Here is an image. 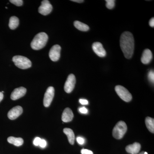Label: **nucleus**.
<instances>
[{
    "instance_id": "nucleus-1",
    "label": "nucleus",
    "mask_w": 154,
    "mask_h": 154,
    "mask_svg": "<svg viewBox=\"0 0 154 154\" xmlns=\"http://www.w3.org/2000/svg\"><path fill=\"white\" fill-rule=\"evenodd\" d=\"M120 45L125 57L127 59L132 57L134 48V38L132 33L128 31L122 33L120 37Z\"/></svg>"
},
{
    "instance_id": "nucleus-2",
    "label": "nucleus",
    "mask_w": 154,
    "mask_h": 154,
    "mask_svg": "<svg viewBox=\"0 0 154 154\" xmlns=\"http://www.w3.org/2000/svg\"><path fill=\"white\" fill-rule=\"evenodd\" d=\"M48 37L44 32L36 34L31 42V47L35 50H38L44 48L47 43Z\"/></svg>"
},
{
    "instance_id": "nucleus-3",
    "label": "nucleus",
    "mask_w": 154,
    "mask_h": 154,
    "mask_svg": "<svg viewBox=\"0 0 154 154\" xmlns=\"http://www.w3.org/2000/svg\"><path fill=\"white\" fill-rule=\"evenodd\" d=\"M127 131V126L124 121H120L117 122L113 130L112 134L116 139H121L124 136Z\"/></svg>"
},
{
    "instance_id": "nucleus-4",
    "label": "nucleus",
    "mask_w": 154,
    "mask_h": 154,
    "mask_svg": "<svg viewBox=\"0 0 154 154\" xmlns=\"http://www.w3.org/2000/svg\"><path fill=\"white\" fill-rule=\"evenodd\" d=\"M13 61L17 67L22 69L29 68L32 66V63L30 60L22 56H14L13 58Z\"/></svg>"
},
{
    "instance_id": "nucleus-5",
    "label": "nucleus",
    "mask_w": 154,
    "mask_h": 154,
    "mask_svg": "<svg viewBox=\"0 0 154 154\" xmlns=\"http://www.w3.org/2000/svg\"><path fill=\"white\" fill-rule=\"evenodd\" d=\"M116 92L119 96L125 102H129L132 99L131 94L123 86L117 85L115 88Z\"/></svg>"
},
{
    "instance_id": "nucleus-6",
    "label": "nucleus",
    "mask_w": 154,
    "mask_h": 154,
    "mask_svg": "<svg viewBox=\"0 0 154 154\" xmlns=\"http://www.w3.org/2000/svg\"><path fill=\"white\" fill-rule=\"evenodd\" d=\"M54 95V89L53 87H49L48 88L45 94L43 104L45 107H48L51 104Z\"/></svg>"
},
{
    "instance_id": "nucleus-7",
    "label": "nucleus",
    "mask_w": 154,
    "mask_h": 154,
    "mask_svg": "<svg viewBox=\"0 0 154 154\" xmlns=\"http://www.w3.org/2000/svg\"><path fill=\"white\" fill-rule=\"evenodd\" d=\"M52 6L49 1L44 0L42 2L41 5L38 8V13L43 16H46L50 14L52 11Z\"/></svg>"
},
{
    "instance_id": "nucleus-8",
    "label": "nucleus",
    "mask_w": 154,
    "mask_h": 154,
    "mask_svg": "<svg viewBox=\"0 0 154 154\" xmlns=\"http://www.w3.org/2000/svg\"><path fill=\"white\" fill-rule=\"evenodd\" d=\"M76 83L75 77L73 74H70L68 77L64 85V90L68 94L71 93L74 89Z\"/></svg>"
},
{
    "instance_id": "nucleus-9",
    "label": "nucleus",
    "mask_w": 154,
    "mask_h": 154,
    "mask_svg": "<svg viewBox=\"0 0 154 154\" xmlns=\"http://www.w3.org/2000/svg\"><path fill=\"white\" fill-rule=\"evenodd\" d=\"M61 47L58 45H55L51 48L49 53L50 58L53 61L58 60L60 56Z\"/></svg>"
},
{
    "instance_id": "nucleus-10",
    "label": "nucleus",
    "mask_w": 154,
    "mask_h": 154,
    "mask_svg": "<svg viewBox=\"0 0 154 154\" xmlns=\"http://www.w3.org/2000/svg\"><path fill=\"white\" fill-rule=\"evenodd\" d=\"M27 92L26 88L20 87L15 89L11 94V98L13 100H16L23 97Z\"/></svg>"
},
{
    "instance_id": "nucleus-11",
    "label": "nucleus",
    "mask_w": 154,
    "mask_h": 154,
    "mask_svg": "<svg viewBox=\"0 0 154 154\" xmlns=\"http://www.w3.org/2000/svg\"><path fill=\"white\" fill-rule=\"evenodd\" d=\"M23 112V109L20 106H17L13 107L9 111L8 116V118L11 120H14L18 118Z\"/></svg>"
},
{
    "instance_id": "nucleus-12",
    "label": "nucleus",
    "mask_w": 154,
    "mask_h": 154,
    "mask_svg": "<svg viewBox=\"0 0 154 154\" xmlns=\"http://www.w3.org/2000/svg\"><path fill=\"white\" fill-rule=\"evenodd\" d=\"M92 48L94 52L100 57H104L106 55V51L100 42H94L92 45Z\"/></svg>"
},
{
    "instance_id": "nucleus-13",
    "label": "nucleus",
    "mask_w": 154,
    "mask_h": 154,
    "mask_svg": "<svg viewBox=\"0 0 154 154\" xmlns=\"http://www.w3.org/2000/svg\"><path fill=\"white\" fill-rule=\"evenodd\" d=\"M74 114L70 108L67 107L64 110L62 115V120L65 122H71L72 120Z\"/></svg>"
},
{
    "instance_id": "nucleus-14",
    "label": "nucleus",
    "mask_w": 154,
    "mask_h": 154,
    "mask_svg": "<svg viewBox=\"0 0 154 154\" xmlns=\"http://www.w3.org/2000/svg\"><path fill=\"white\" fill-rule=\"evenodd\" d=\"M152 59V51L149 49H146L144 51L142 56L141 61L143 63L147 64L150 63Z\"/></svg>"
},
{
    "instance_id": "nucleus-15",
    "label": "nucleus",
    "mask_w": 154,
    "mask_h": 154,
    "mask_svg": "<svg viewBox=\"0 0 154 154\" xmlns=\"http://www.w3.org/2000/svg\"><path fill=\"white\" fill-rule=\"evenodd\" d=\"M141 145L138 143H134L132 144L127 146L125 150L127 152L131 154H137L140 151Z\"/></svg>"
},
{
    "instance_id": "nucleus-16",
    "label": "nucleus",
    "mask_w": 154,
    "mask_h": 154,
    "mask_svg": "<svg viewBox=\"0 0 154 154\" xmlns=\"http://www.w3.org/2000/svg\"><path fill=\"white\" fill-rule=\"evenodd\" d=\"M63 132L67 137L69 143L71 145H73L75 143V136L72 130L69 128H65Z\"/></svg>"
},
{
    "instance_id": "nucleus-17",
    "label": "nucleus",
    "mask_w": 154,
    "mask_h": 154,
    "mask_svg": "<svg viewBox=\"0 0 154 154\" xmlns=\"http://www.w3.org/2000/svg\"><path fill=\"white\" fill-rule=\"evenodd\" d=\"M8 141L9 143L13 144L17 146H22L24 143V140L22 138L15 137H10L8 138Z\"/></svg>"
},
{
    "instance_id": "nucleus-18",
    "label": "nucleus",
    "mask_w": 154,
    "mask_h": 154,
    "mask_svg": "<svg viewBox=\"0 0 154 154\" xmlns=\"http://www.w3.org/2000/svg\"><path fill=\"white\" fill-rule=\"evenodd\" d=\"M145 123L147 128L152 133H154V119L151 117H147L145 119Z\"/></svg>"
},
{
    "instance_id": "nucleus-19",
    "label": "nucleus",
    "mask_w": 154,
    "mask_h": 154,
    "mask_svg": "<svg viewBox=\"0 0 154 154\" xmlns=\"http://www.w3.org/2000/svg\"><path fill=\"white\" fill-rule=\"evenodd\" d=\"M74 25L77 29L82 31H87L90 29L88 25L79 21H75L74 22Z\"/></svg>"
},
{
    "instance_id": "nucleus-20",
    "label": "nucleus",
    "mask_w": 154,
    "mask_h": 154,
    "mask_svg": "<svg viewBox=\"0 0 154 154\" xmlns=\"http://www.w3.org/2000/svg\"><path fill=\"white\" fill-rule=\"evenodd\" d=\"M19 19L17 17H12L10 18L9 21V28L12 30H14L16 29L19 26Z\"/></svg>"
},
{
    "instance_id": "nucleus-21",
    "label": "nucleus",
    "mask_w": 154,
    "mask_h": 154,
    "mask_svg": "<svg viewBox=\"0 0 154 154\" xmlns=\"http://www.w3.org/2000/svg\"><path fill=\"white\" fill-rule=\"evenodd\" d=\"M106 7L109 9H112L115 6L114 0H106Z\"/></svg>"
},
{
    "instance_id": "nucleus-22",
    "label": "nucleus",
    "mask_w": 154,
    "mask_h": 154,
    "mask_svg": "<svg viewBox=\"0 0 154 154\" xmlns=\"http://www.w3.org/2000/svg\"><path fill=\"white\" fill-rule=\"evenodd\" d=\"M11 3L17 6H21L23 5V1L22 0H10Z\"/></svg>"
},
{
    "instance_id": "nucleus-23",
    "label": "nucleus",
    "mask_w": 154,
    "mask_h": 154,
    "mask_svg": "<svg viewBox=\"0 0 154 154\" xmlns=\"http://www.w3.org/2000/svg\"><path fill=\"white\" fill-rule=\"evenodd\" d=\"M148 79L149 81L151 83H154V71L151 70L148 74Z\"/></svg>"
},
{
    "instance_id": "nucleus-24",
    "label": "nucleus",
    "mask_w": 154,
    "mask_h": 154,
    "mask_svg": "<svg viewBox=\"0 0 154 154\" xmlns=\"http://www.w3.org/2000/svg\"><path fill=\"white\" fill-rule=\"evenodd\" d=\"M81 153L82 154H94L93 152L91 151L84 149H83L81 150Z\"/></svg>"
},
{
    "instance_id": "nucleus-25",
    "label": "nucleus",
    "mask_w": 154,
    "mask_h": 154,
    "mask_svg": "<svg viewBox=\"0 0 154 154\" xmlns=\"http://www.w3.org/2000/svg\"><path fill=\"white\" fill-rule=\"evenodd\" d=\"M41 140V139L40 138L38 137L35 138V139L33 141V144H34V145L36 146H39Z\"/></svg>"
},
{
    "instance_id": "nucleus-26",
    "label": "nucleus",
    "mask_w": 154,
    "mask_h": 154,
    "mask_svg": "<svg viewBox=\"0 0 154 154\" xmlns=\"http://www.w3.org/2000/svg\"><path fill=\"white\" fill-rule=\"evenodd\" d=\"M76 140L78 143L80 145H83L85 143V139L83 138L80 137H77Z\"/></svg>"
},
{
    "instance_id": "nucleus-27",
    "label": "nucleus",
    "mask_w": 154,
    "mask_h": 154,
    "mask_svg": "<svg viewBox=\"0 0 154 154\" xmlns=\"http://www.w3.org/2000/svg\"><path fill=\"white\" fill-rule=\"evenodd\" d=\"M46 141L45 140L41 139L39 146L42 148H45L46 146Z\"/></svg>"
},
{
    "instance_id": "nucleus-28",
    "label": "nucleus",
    "mask_w": 154,
    "mask_h": 154,
    "mask_svg": "<svg viewBox=\"0 0 154 154\" xmlns=\"http://www.w3.org/2000/svg\"><path fill=\"white\" fill-rule=\"evenodd\" d=\"M79 111L81 113L86 114L88 113V110L86 107H82L79 108Z\"/></svg>"
},
{
    "instance_id": "nucleus-29",
    "label": "nucleus",
    "mask_w": 154,
    "mask_h": 154,
    "mask_svg": "<svg viewBox=\"0 0 154 154\" xmlns=\"http://www.w3.org/2000/svg\"><path fill=\"white\" fill-rule=\"evenodd\" d=\"M80 103L83 105H88V101L86 99H80L79 100Z\"/></svg>"
},
{
    "instance_id": "nucleus-30",
    "label": "nucleus",
    "mask_w": 154,
    "mask_h": 154,
    "mask_svg": "<svg viewBox=\"0 0 154 154\" xmlns=\"http://www.w3.org/2000/svg\"><path fill=\"white\" fill-rule=\"evenodd\" d=\"M149 25L152 28H154V18L153 17L150 20L149 22Z\"/></svg>"
},
{
    "instance_id": "nucleus-31",
    "label": "nucleus",
    "mask_w": 154,
    "mask_h": 154,
    "mask_svg": "<svg viewBox=\"0 0 154 154\" xmlns=\"http://www.w3.org/2000/svg\"><path fill=\"white\" fill-rule=\"evenodd\" d=\"M72 2H75L77 3H82L84 2V1L83 0H72Z\"/></svg>"
},
{
    "instance_id": "nucleus-32",
    "label": "nucleus",
    "mask_w": 154,
    "mask_h": 154,
    "mask_svg": "<svg viewBox=\"0 0 154 154\" xmlns=\"http://www.w3.org/2000/svg\"><path fill=\"white\" fill-rule=\"evenodd\" d=\"M4 98V94L2 92H0V102L3 100Z\"/></svg>"
},
{
    "instance_id": "nucleus-33",
    "label": "nucleus",
    "mask_w": 154,
    "mask_h": 154,
    "mask_svg": "<svg viewBox=\"0 0 154 154\" xmlns=\"http://www.w3.org/2000/svg\"><path fill=\"white\" fill-rule=\"evenodd\" d=\"M139 154H144V152H140Z\"/></svg>"
},
{
    "instance_id": "nucleus-34",
    "label": "nucleus",
    "mask_w": 154,
    "mask_h": 154,
    "mask_svg": "<svg viewBox=\"0 0 154 154\" xmlns=\"http://www.w3.org/2000/svg\"><path fill=\"white\" fill-rule=\"evenodd\" d=\"M144 154H148V153L147 152H144Z\"/></svg>"
}]
</instances>
